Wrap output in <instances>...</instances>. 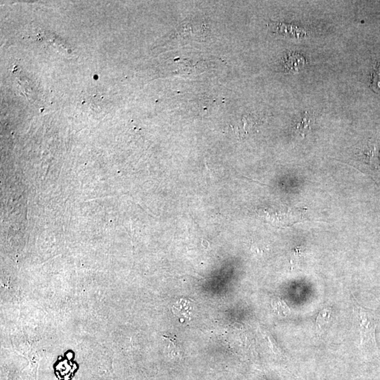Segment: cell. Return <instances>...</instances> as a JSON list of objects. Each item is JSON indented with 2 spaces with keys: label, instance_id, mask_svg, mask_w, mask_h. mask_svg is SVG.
<instances>
[{
  "label": "cell",
  "instance_id": "cell-1",
  "mask_svg": "<svg viewBox=\"0 0 380 380\" xmlns=\"http://www.w3.org/2000/svg\"><path fill=\"white\" fill-rule=\"evenodd\" d=\"M359 318L361 346L373 348L379 352L375 340V329L378 323V315L375 311L364 308L355 301Z\"/></svg>",
  "mask_w": 380,
  "mask_h": 380
},
{
  "label": "cell",
  "instance_id": "cell-2",
  "mask_svg": "<svg viewBox=\"0 0 380 380\" xmlns=\"http://www.w3.org/2000/svg\"><path fill=\"white\" fill-rule=\"evenodd\" d=\"M362 157L366 164L373 171L380 172V146L368 145L363 152Z\"/></svg>",
  "mask_w": 380,
  "mask_h": 380
},
{
  "label": "cell",
  "instance_id": "cell-3",
  "mask_svg": "<svg viewBox=\"0 0 380 380\" xmlns=\"http://www.w3.org/2000/svg\"><path fill=\"white\" fill-rule=\"evenodd\" d=\"M331 318H332V309L331 307H325L320 311L316 323V331L319 336L323 334L327 326L331 323Z\"/></svg>",
  "mask_w": 380,
  "mask_h": 380
},
{
  "label": "cell",
  "instance_id": "cell-4",
  "mask_svg": "<svg viewBox=\"0 0 380 380\" xmlns=\"http://www.w3.org/2000/svg\"><path fill=\"white\" fill-rule=\"evenodd\" d=\"M314 118L310 113L305 112L301 116L296 124V130L298 133L303 137H304L308 132L310 131L311 126L314 124Z\"/></svg>",
  "mask_w": 380,
  "mask_h": 380
},
{
  "label": "cell",
  "instance_id": "cell-5",
  "mask_svg": "<svg viewBox=\"0 0 380 380\" xmlns=\"http://www.w3.org/2000/svg\"><path fill=\"white\" fill-rule=\"evenodd\" d=\"M288 59V62H286V66H286V68H288V70H292V72H294V70H299L300 68L299 66H298L296 64V61L297 62V61L302 60V59H304L299 55H290Z\"/></svg>",
  "mask_w": 380,
  "mask_h": 380
}]
</instances>
